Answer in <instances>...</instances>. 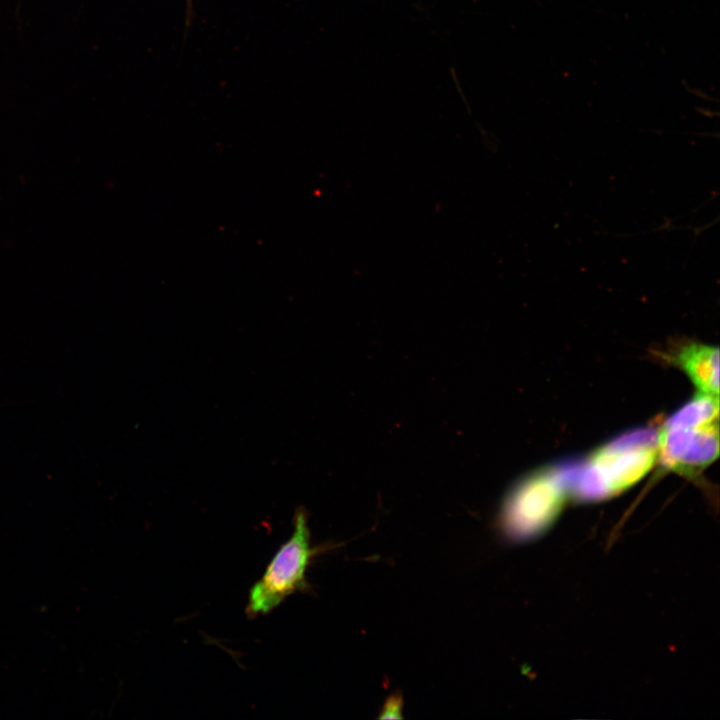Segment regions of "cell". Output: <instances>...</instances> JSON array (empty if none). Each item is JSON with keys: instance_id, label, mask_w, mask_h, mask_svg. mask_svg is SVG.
I'll return each mask as SVG.
<instances>
[{"instance_id": "obj_1", "label": "cell", "mask_w": 720, "mask_h": 720, "mask_svg": "<svg viewBox=\"0 0 720 720\" xmlns=\"http://www.w3.org/2000/svg\"><path fill=\"white\" fill-rule=\"evenodd\" d=\"M657 459L664 468L695 477L719 454V398L698 392L657 432Z\"/></svg>"}, {"instance_id": "obj_2", "label": "cell", "mask_w": 720, "mask_h": 720, "mask_svg": "<svg viewBox=\"0 0 720 720\" xmlns=\"http://www.w3.org/2000/svg\"><path fill=\"white\" fill-rule=\"evenodd\" d=\"M657 432L628 433L592 453L577 472L570 490L581 500L615 496L642 479L657 460Z\"/></svg>"}, {"instance_id": "obj_3", "label": "cell", "mask_w": 720, "mask_h": 720, "mask_svg": "<svg viewBox=\"0 0 720 720\" xmlns=\"http://www.w3.org/2000/svg\"><path fill=\"white\" fill-rule=\"evenodd\" d=\"M327 546H311L307 513L299 509L293 520V532L267 565L261 578L249 591L247 615L267 614L296 592H307L306 571L312 560Z\"/></svg>"}, {"instance_id": "obj_4", "label": "cell", "mask_w": 720, "mask_h": 720, "mask_svg": "<svg viewBox=\"0 0 720 720\" xmlns=\"http://www.w3.org/2000/svg\"><path fill=\"white\" fill-rule=\"evenodd\" d=\"M572 470L545 468L521 481L509 493L500 514V528L510 539L534 537L548 528L568 497Z\"/></svg>"}, {"instance_id": "obj_5", "label": "cell", "mask_w": 720, "mask_h": 720, "mask_svg": "<svg viewBox=\"0 0 720 720\" xmlns=\"http://www.w3.org/2000/svg\"><path fill=\"white\" fill-rule=\"evenodd\" d=\"M667 360L682 369L698 392L719 394V349L696 342L678 345Z\"/></svg>"}, {"instance_id": "obj_6", "label": "cell", "mask_w": 720, "mask_h": 720, "mask_svg": "<svg viewBox=\"0 0 720 720\" xmlns=\"http://www.w3.org/2000/svg\"><path fill=\"white\" fill-rule=\"evenodd\" d=\"M403 701L401 695H391L385 702L380 719H399L402 718Z\"/></svg>"}]
</instances>
